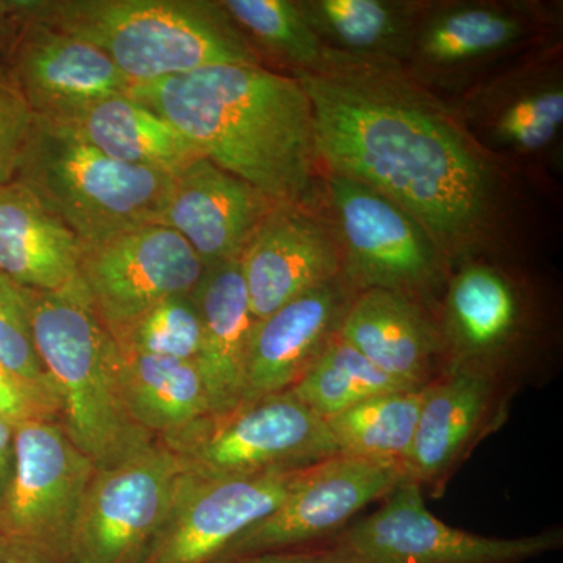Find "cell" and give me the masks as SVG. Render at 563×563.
I'll return each mask as SVG.
<instances>
[{"label": "cell", "mask_w": 563, "mask_h": 563, "mask_svg": "<svg viewBox=\"0 0 563 563\" xmlns=\"http://www.w3.org/2000/svg\"><path fill=\"white\" fill-rule=\"evenodd\" d=\"M292 77L312 102L324 172L390 199L451 269L495 247L506 179L442 96L399 63L340 54L318 73Z\"/></svg>", "instance_id": "obj_1"}, {"label": "cell", "mask_w": 563, "mask_h": 563, "mask_svg": "<svg viewBox=\"0 0 563 563\" xmlns=\"http://www.w3.org/2000/svg\"><path fill=\"white\" fill-rule=\"evenodd\" d=\"M129 95L269 201L317 206L324 166L312 102L295 77L265 66H211L133 85Z\"/></svg>", "instance_id": "obj_2"}, {"label": "cell", "mask_w": 563, "mask_h": 563, "mask_svg": "<svg viewBox=\"0 0 563 563\" xmlns=\"http://www.w3.org/2000/svg\"><path fill=\"white\" fill-rule=\"evenodd\" d=\"M29 20L95 44L151 84L224 65L263 66L221 0H22Z\"/></svg>", "instance_id": "obj_3"}, {"label": "cell", "mask_w": 563, "mask_h": 563, "mask_svg": "<svg viewBox=\"0 0 563 563\" xmlns=\"http://www.w3.org/2000/svg\"><path fill=\"white\" fill-rule=\"evenodd\" d=\"M24 290L33 342L60 399V424L96 470L124 462L154 437L122 399L121 351L88 306L79 284L63 291Z\"/></svg>", "instance_id": "obj_4"}, {"label": "cell", "mask_w": 563, "mask_h": 563, "mask_svg": "<svg viewBox=\"0 0 563 563\" xmlns=\"http://www.w3.org/2000/svg\"><path fill=\"white\" fill-rule=\"evenodd\" d=\"M14 181L24 185L81 246L161 224L174 176L125 165L35 117Z\"/></svg>", "instance_id": "obj_5"}, {"label": "cell", "mask_w": 563, "mask_h": 563, "mask_svg": "<svg viewBox=\"0 0 563 563\" xmlns=\"http://www.w3.org/2000/svg\"><path fill=\"white\" fill-rule=\"evenodd\" d=\"M444 369L484 374L520 390L544 373L547 321L523 277L473 258L451 269L437 310Z\"/></svg>", "instance_id": "obj_6"}, {"label": "cell", "mask_w": 563, "mask_h": 563, "mask_svg": "<svg viewBox=\"0 0 563 563\" xmlns=\"http://www.w3.org/2000/svg\"><path fill=\"white\" fill-rule=\"evenodd\" d=\"M342 252L355 291L401 292L437 314L451 268L431 236L390 199L342 174L324 172L313 207Z\"/></svg>", "instance_id": "obj_7"}, {"label": "cell", "mask_w": 563, "mask_h": 563, "mask_svg": "<svg viewBox=\"0 0 563 563\" xmlns=\"http://www.w3.org/2000/svg\"><path fill=\"white\" fill-rule=\"evenodd\" d=\"M162 443L199 479L295 472L340 455L328 422L290 391L209 415Z\"/></svg>", "instance_id": "obj_8"}, {"label": "cell", "mask_w": 563, "mask_h": 563, "mask_svg": "<svg viewBox=\"0 0 563 563\" xmlns=\"http://www.w3.org/2000/svg\"><path fill=\"white\" fill-rule=\"evenodd\" d=\"M13 479L0 506V533L10 562L69 563L70 539L95 463L60 422H22L14 428Z\"/></svg>", "instance_id": "obj_9"}, {"label": "cell", "mask_w": 563, "mask_h": 563, "mask_svg": "<svg viewBox=\"0 0 563 563\" xmlns=\"http://www.w3.org/2000/svg\"><path fill=\"white\" fill-rule=\"evenodd\" d=\"M562 544L561 529L499 539L453 528L429 512L421 488L407 481L376 512L306 551L314 563H525Z\"/></svg>", "instance_id": "obj_10"}, {"label": "cell", "mask_w": 563, "mask_h": 563, "mask_svg": "<svg viewBox=\"0 0 563 563\" xmlns=\"http://www.w3.org/2000/svg\"><path fill=\"white\" fill-rule=\"evenodd\" d=\"M553 25L547 9L533 2H422L402 66L435 95H463L470 81L483 80V70L543 40Z\"/></svg>", "instance_id": "obj_11"}, {"label": "cell", "mask_w": 563, "mask_h": 563, "mask_svg": "<svg viewBox=\"0 0 563 563\" xmlns=\"http://www.w3.org/2000/svg\"><path fill=\"white\" fill-rule=\"evenodd\" d=\"M184 466L154 442L96 470L70 539L69 563H144L176 501Z\"/></svg>", "instance_id": "obj_12"}, {"label": "cell", "mask_w": 563, "mask_h": 563, "mask_svg": "<svg viewBox=\"0 0 563 563\" xmlns=\"http://www.w3.org/2000/svg\"><path fill=\"white\" fill-rule=\"evenodd\" d=\"M404 483L407 474L401 462L335 455L317 463L303 472L272 515L233 540L217 562L318 547Z\"/></svg>", "instance_id": "obj_13"}, {"label": "cell", "mask_w": 563, "mask_h": 563, "mask_svg": "<svg viewBox=\"0 0 563 563\" xmlns=\"http://www.w3.org/2000/svg\"><path fill=\"white\" fill-rule=\"evenodd\" d=\"M203 273L206 265L184 236L150 224L81 246L77 284L114 335L163 299L191 295Z\"/></svg>", "instance_id": "obj_14"}, {"label": "cell", "mask_w": 563, "mask_h": 563, "mask_svg": "<svg viewBox=\"0 0 563 563\" xmlns=\"http://www.w3.org/2000/svg\"><path fill=\"white\" fill-rule=\"evenodd\" d=\"M488 154L533 158L553 150L563 124V79L558 46L533 52L477 81L451 103Z\"/></svg>", "instance_id": "obj_15"}, {"label": "cell", "mask_w": 563, "mask_h": 563, "mask_svg": "<svg viewBox=\"0 0 563 563\" xmlns=\"http://www.w3.org/2000/svg\"><path fill=\"white\" fill-rule=\"evenodd\" d=\"M303 470L199 479L185 473L168 520L144 563H214L229 544L272 515Z\"/></svg>", "instance_id": "obj_16"}, {"label": "cell", "mask_w": 563, "mask_h": 563, "mask_svg": "<svg viewBox=\"0 0 563 563\" xmlns=\"http://www.w3.org/2000/svg\"><path fill=\"white\" fill-rule=\"evenodd\" d=\"M515 388L465 369H444L424 387L412 446L402 461L407 481L440 498L457 470L510 413Z\"/></svg>", "instance_id": "obj_17"}, {"label": "cell", "mask_w": 563, "mask_h": 563, "mask_svg": "<svg viewBox=\"0 0 563 563\" xmlns=\"http://www.w3.org/2000/svg\"><path fill=\"white\" fill-rule=\"evenodd\" d=\"M5 62L33 114L46 121L129 95L133 87L95 44L29 18Z\"/></svg>", "instance_id": "obj_18"}, {"label": "cell", "mask_w": 563, "mask_h": 563, "mask_svg": "<svg viewBox=\"0 0 563 563\" xmlns=\"http://www.w3.org/2000/svg\"><path fill=\"white\" fill-rule=\"evenodd\" d=\"M240 263L255 320L343 276L342 252L331 228L317 210L302 206L276 203Z\"/></svg>", "instance_id": "obj_19"}, {"label": "cell", "mask_w": 563, "mask_h": 563, "mask_svg": "<svg viewBox=\"0 0 563 563\" xmlns=\"http://www.w3.org/2000/svg\"><path fill=\"white\" fill-rule=\"evenodd\" d=\"M355 295L357 291L342 276L302 292L255 321L240 404L295 387L339 336Z\"/></svg>", "instance_id": "obj_20"}, {"label": "cell", "mask_w": 563, "mask_h": 563, "mask_svg": "<svg viewBox=\"0 0 563 563\" xmlns=\"http://www.w3.org/2000/svg\"><path fill=\"white\" fill-rule=\"evenodd\" d=\"M274 206L257 188L201 157L174 177L161 224L184 236L209 268L240 261Z\"/></svg>", "instance_id": "obj_21"}, {"label": "cell", "mask_w": 563, "mask_h": 563, "mask_svg": "<svg viewBox=\"0 0 563 563\" xmlns=\"http://www.w3.org/2000/svg\"><path fill=\"white\" fill-rule=\"evenodd\" d=\"M340 336L377 368L412 388H424L444 372L437 314L401 292L355 295Z\"/></svg>", "instance_id": "obj_22"}, {"label": "cell", "mask_w": 563, "mask_h": 563, "mask_svg": "<svg viewBox=\"0 0 563 563\" xmlns=\"http://www.w3.org/2000/svg\"><path fill=\"white\" fill-rule=\"evenodd\" d=\"M81 243L24 185L0 187V273L18 287L63 291L79 277Z\"/></svg>", "instance_id": "obj_23"}, {"label": "cell", "mask_w": 563, "mask_h": 563, "mask_svg": "<svg viewBox=\"0 0 563 563\" xmlns=\"http://www.w3.org/2000/svg\"><path fill=\"white\" fill-rule=\"evenodd\" d=\"M201 318L198 366L209 391L211 415L231 412L242 399L244 362L255 317L242 273L232 261L209 266L191 292Z\"/></svg>", "instance_id": "obj_24"}, {"label": "cell", "mask_w": 563, "mask_h": 563, "mask_svg": "<svg viewBox=\"0 0 563 563\" xmlns=\"http://www.w3.org/2000/svg\"><path fill=\"white\" fill-rule=\"evenodd\" d=\"M47 122L113 161L174 177L203 157L173 122L131 95L113 96L79 113Z\"/></svg>", "instance_id": "obj_25"}, {"label": "cell", "mask_w": 563, "mask_h": 563, "mask_svg": "<svg viewBox=\"0 0 563 563\" xmlns=\"http://www.w3.org/2000/svg\"><path fill=\"white\" fill-rule=\"evenodd\" d=\"M120 385L132 420L161 442L211 415L209 391L196 362L121 352Z\"/></svg>", "instance_id": "obj_26"}, {"label": "cell", "mask_w": 563, "mask_h": 563, "mask_svg": "<svg viewBox=\"0 0 563 563\" xmlns=\"http://www.w3.org/2000/svg\"><path fill=\"white\" fill-rule=\"evenodd\" d=\"M318 38L346 57L404 65L422 2L298 0Z\"/></svg>", "instance_id": "obj_27"}, {"label": "cell", "mask_w": 563, "mask_h": 563, "mask_svg": "<svg viewBox=\"0 0 563 563\" xmlns=\"http://www.w3.org/2000/svg\"><path fill=\"white\" fill-rule=\"evenodd\" d=\"M221 3L265 68L291 77L318 73L339 55L318 38L298 0H221Z\"/></svg>", "instance_id": "obj_28"}, {"label": "cell", "mask_w": 563, "mask_h": 563, "mask_svg": "<svg viewBox=\"0 0 563 563\" xmlns=\"http://www.w3.org/2000/svg\"><path fill=\"white\" fill-rule=\"evenodd\" d=\"M424 388L366 399L325 420L340 455L401 462L412 446Z\"/></svg>", "instance_id": "obj_29"}, {"label": "cell", "mask_w": 563, "mask_h": 563, "mask_svg": "<svg viewBox=\"0 0 563 563\" xmlns=\"http://www.w3.org/2000/svg\"><path fill=\"white\" fill-rule=\"evenodd\" d=\"M406 390L420 388H412L377 368L339 335L288 391L322 420H329L366 399Z\"/></svg>", "instance_id": "obj_30"}, {"label": "cell", "mask_w": 563, "mask_h": 563, "mask_svg": "<svg viewBox=\"0 0 563 563\" xmlns=\"http://www.w3.org/2000/svg\"><path fill=\"white\" fill-rule=\"evenodd\" d=\"M113 339L124 354L198 362L202 346L201 318L191 295L172 296L140 314L114 333Z\"/></svg>", "instance_id": "obj_31"}, {"label": "cell", "mask_w": 563, "mask_h": 563, "mask_svg": "<svg viewBox=\"0 0 563 563\" xmlns=\"http://www.w3.org/2000/svg\"><path fill=\"white\" fill-rule=\"evenodd\" d=\"M0 365L32 387L58 399L33 342L24 290L0 273Z\"/></svg>", "instance_id": "obj_32"}, {"label": "cell", "mask_w": 563, "mask_h": 563, "mask_svg": "<svg viewBox=\"0 0 563 563\" xmlns=\"http://www.w3.org/2000/svg\"><path fill=\"white\" fill-rule=\"evenodd\" d=\"M33 121L35 114L11 76L9 65L0 58V187L13 180Z\"/></svg>", "instance_id": "obj_33"}, {"label": "cell", "mask_w": 563, "mask_h": 563, "mask_svg": "<svg viewBox=\"0 0 563 563\" xmlns=\"http://www.w3.org/2000/svg\"><path fill=\"white\" fill-rule=\"evenodd\" d=\"M0 418L14 428L29 421H58L60 402L0 365Z\"/></svg>", "instance_id": "obj_34"}, {"label": "cell", "mask_w": 563, "mask_h": 563, "mask_svg": "<svg viewBox=\"0 0 563 563\" xmlns=\"http://www.w3.org/2000/svg\"><path fill=\"white\" fill-rule=\"evenodd\" d=\"M27 24L22 0H0V58L5 60Z\"/></svg>", "instance_id": "obj_35"}, {"label": "cell", "mask_w": 563, "mask_h": 563, "mask_svg": "<svg viewBox=\"0 0 563 563\" xmlns=\"http://www.w3.org/2000/svg\"><path fill=\"white\" fill-rule=\"evenodd\" d=\"M14 426L0 418V506L9 492L14 474Z\"/></svg>", "instance_id": "obj_36"}, {"label": "cell", "mask_w": 563, "mask_h": 563, "mask_svg": "<svg viewBox=\"0 0 563 563\" xmlns=\"http://www.w3.org/2000/svg\"><path fill=\"white\" fill-rule=\"evenodd\" d=\"M214 563H314V561L306 550H301L287 551V553L247 555V558L229 559V561Z\"/></svg>", "instance_id": "obj_37"}, {"label": "cell", "mask_w": 563, "mask_h": 563, "mask_svg": "<svg viewBox=\"0 0 563 563\" xmlns=\"http://www.w3.org/2000/svg\"><path fill=\"white\" fill-rule=\"evenodd\" d=\"M10 562L9 550H7L5 540H3L2 533H0V563Z\"/></svg>", "instance_id": "obj_38"}, {"label": "cell", "mask_w": 563, "mask_h": 563, "mask_svg": "<svg viewBox=\"0 0 563 563\" xmlns=\"http://www.w3.org/2000/svg\"><path fill=\"white\" fill-rule=\"evenodd\" d=\"M5 563H16V562H5Z\"/></svg>", "instance_id": "obj_39"}]
</instances>
